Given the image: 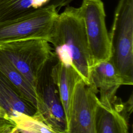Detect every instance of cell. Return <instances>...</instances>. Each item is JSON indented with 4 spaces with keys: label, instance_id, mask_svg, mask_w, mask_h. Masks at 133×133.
<instances>
[{
    "label": "cell",
    "instance_id": "cell-1",
    "mask_svg": "<svg viewBox=\"0 0 133 133\" xmlns=\"http://www.w3.org/2000/svg\"><path fill=\"white\" fill-rule=\"evenodd\" d=\"M47 41L55 47L57 59L72 66L87 86L91 66L83 19L78 8L67 6L58 14Z\"/></svg>",
    "mask_w": 133,
    "mask_h": 133
},
{
    "label": "cell",
    "instance_id": "cell-2",
    "mask_svg": "<svg viewBox=\"0 0 133 133\" xmlns=\"http://www.w3.org/2000/svg\"><path fill=\"white\" fill-rule=\"evenodd\" d=\"M110 60L123 85L133 84V0H119L109 33Z\"/></svg>",
    "mask_w": 133,
    "mask_h": 133
},
{
    "label": "cell",
    "instance_id": "cell-3",
    "mask_svg": "<svg viewBox=\"0 0 133 133\" xmlns=\"http://www.w3.org/2000/svg\"><path fill=\"white\" fill-rule=\"evenodd\" d=\"M0 51L34 88L43 71L55 57L49 43L42 38L4 43L0 45Z\"/></svg>",
    "mask_w": 133,
    "mask_h": 133
},
{
    "label": "cell",
    "instance_id": "cell-4",
    "mask_svg": "<svg viewBox=\"0 0 133 133\" xmlns=\"http://www.w3.org/2000/svg\"><path fill=\"white\" fill-rule=\"evenodd\" d=\"M58 14L55 7H49L0 22V45L30 38L47 41Z\"/></svg>",
    "mask_w": 133,
    "mask_h": 133
},
{
    "label": "cell",
    "instance_id": "cell-5",
    "mask_svg": "<svg viewBox=\"0 0 133 133\" xmlns=\"http://www.w3.org/2000/svg\"><path fill=\"white\" fill-rule=\"evenodd\" d=\"M78 8L84 23L91 67L111 57L104 4L101 0H83Z\"/></svg>",
    "mask_w": 133,
    "mask_h": 133
},
{
    "label": "cell",
    "instance_id": "cell-6",
    "mask_svg": "<svg viewBox=\"0 0 133 133\" xmlns=\"http://www.w3.org/2000/svg\"><path fill=\"white\" fill-rule=\"evenodd\" d=\"M55 57L50 60L38 78L35 89L37 105L34 113L55 133H66V116L57 86L50 74Z\"/></svg>",
    "mask_w": 133,
    "mask_h": 133
},
{
    "label": "cell",
    "instance_id": "cell-7",
    "mask_svg": "<svg viewBox=\"0 0 133 133\" xmlns=\"http://www.w3.org/2000/svg\"><path fill=\"white\" fill-rule=\"evenodd\" d=\"M99 99L82 79L73 92L66 133H96L95 117Z\"/></svg>",
    "mask_w": 133,
    "mask_h": 133
},
{
    "label": "cell",
    "instance_id": "cell-8",
    "mask_svg": "<svg viewBox=\"0 0 133 133\" xmlns=\"http://www.w3.org/2000/svg\"><path fill=\"white\" fill-rule=\"evenodd\" d=\"M122 81L110 59L92 65L90 70V85L97 94L100 92V102L106 107L113 108L116 93Z\"/></svg>",
    "mask_w": 133,
    "mask_h": 133
},
{
    "label": "cell",
    "instance_id": "cell-9",
    "mask_svg": "<svg viewBox=\"0 0 133 133\" xmlns=\"http://www.w3.org/2000/svg\"><path fill=\"white\" fill-rule=\"evenodd\" d=\"M50 74L57 87L65 114L67 124L75 85L82 78L72 66L64 65L58 59L57 61L53 63L51 66Z\"/></svg>",
    "mask_w": 133,
    "mask_h": 133
},
{
    "label": "cell",
    "instance_id": "cell-10",
    "mask_svg": "<svg viewBox=\"0 0 133 133\" xmlns=\"http://www.w3.org/2000/svg\"><path fill=\"white\" fill-rule=\"evenodd\" d=\"M0 108L8 118L19 113L33 115L35 108L24 99L16 87L0 71Z\"/></svg>",
    "mask_w": 133,
    "mask_h": 133
},
{
    "label": "cell",
    "instance_id": "cell-11",
    "mask_svg": "<svg viewBox=\"0 0 133 133\" xmlns=\"http://www.w3.org/2000/svg\"><path fill=\"white\" fill-rule=\"evenodd\" d=\"M96 133H128V121L114 108H109L99 101L95 117Z\"/></svg>",
    "mask_w": 133,
    "mask_h": 133
},
{
    "label": "cell",
    "instance_id": "cell-12",
    "mask_svg": "<svg viewBox=\"0 0 133 133\" xmlns=\"http://www.w3.org/2000/svg\"><path fill=\"white\" fill-rule=\"evenodd\" d=\"M0 71L16 87L21 97L36 109L37 99L35 88L1 51Z\"/></svg>",
    "mask_w": 133,
    "mask_h": 133
},
{
    "label": "cell",
    "instance_id": "cell-13",
    "mask_svg": "<svg viewBox=\"0 0 133 133\" xmlns=\"http://www.w3.org/2000/svg\"><path fill=\"white\" fill-rule=\"evenodd\" d=\"M10 119L15 124V133H55L35 114L30 115L19 113Z\"/></svg>",
    "mask_w": 133,
    "mask_h": 133
},
{
    "label": "cell",
    "instance_id": "cell-14",
    "mask_svg": "<svg viewBox=\"0 0 133 133\" xmlns=\"http://www.w3.org/2000/svg\"><path fill=\"white\" fill-rule=\"evenodd\" d=\"M16 126L9 118L0 116V133H15Z\"/></svg>",
    "mask_w": 133,
    "mask_h": 133
},
{
    "label": "cell",
    "instance_id": "cell-15",
    "mask_svg": "<svg viewBox=\"0 0 133 133\" xmlns=\"http://www.w3.org/2000/svg\"><path fill=\"white\" fill-rule=\"evenodd\" d=\"M0 116H4V117H7V115L6 114L5 112L3 111V110L0 108ZM8 118V117H7Z\"/></svg>",
    "mask_w": 133,
    "mask_h": 133
}]
</instances>
